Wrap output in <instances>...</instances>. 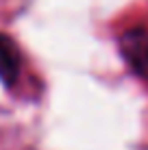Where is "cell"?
Here are the masks:
<instances>
[{
	"label": "cell",
	"instance_id": "obj_1",
	"mask_svg": "<svg viewBox=\"0 0 148 150\" xmlns=\"http://www.w3.org/2000/svg\"><path fill=\"white\" fill-rule=\"evenodd\" d=\"M124 63L142 79H148V30L144 26L129 28L118 39Z\"/></svg>",
	"mask_w": 148,
	"mask_h": 150
},
{
	"label": "cell",
	"instance_id": "obj_2",
	"mask_svg": "<svg viewBox=\"0 0 148 150\" xmlns=\"http://www.w3.org/2000/svg\"><path fill=\"white\" fill-rule=\"evenodd\" d=\"M22 74V52L9 35L0 33V83L13 89Z\"/></svg>",
	"mask_w": 148,
	"mask_h": 150
}]
</instances>
